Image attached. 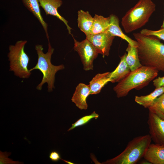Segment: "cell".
I'll use <instances>...</instances> for the list:
<instances>
[{"label": "cell", "instance_id": "4fadbf2b", "mask_svg": "<svg viewBox=\"0 0 164 164\" xmlns=\"http://www.w3.org/2000/svg\"><path fill=\"white\" fill-rule=\"evenodd\" d=\"M109 16L110 23L108 30L114 36L120 37L131 46L137 47V41L128 37L122 31L119 26V20L118 16L114 14H111Z\"/></svg>", "mask_w": 164, "mask_h": 164}, {"label": "cell", "instance_id": "5bb4252c", "mask_svg": "<svg viewBox=\"0 0 164 164\" xmlns=\"http://www.w3.org/2000/svg\"><path fill=\"white\" fill-rule=\"evenodd\" d=\"M127 53L120 57V61L117 67L113 71L109 72L108 77L110 82H118L124 78L131 71L126 61Z\"/></svg>", "mask_w": 164, "mask_h": 164}, {"label": "cell", "instance_id": "44dd1931", "mask_svg": "<svg viewBox=\"0 0 164 164\" xmlns=\"http://www.w3.org/2000/svg\"><path fill=\"white\" fill-rule=\"evenodd\" d=\"M148 108L149 112L164 120V93L158 97Z\"/></svg>", "mask_w": 164, "mask_h": 164}, {"label": "cell", "instance_id": "7a4b0ae2", "mask_svg": "<svg viewBox=\"0 0 164 164\" xmlns=\"http://www.w3.org/2000/svg\"><path fill=\"white\" fill-rule=\"evenodd\" d=\"M158 72L155 69L143 66L131 71L114 87L117 97L120 98L126 96L133 89H141L157 76Z\"/></svg>", "mask_w": 164, "mask_h": 164}, {"label": "cell", "instance_id": "4316f807", "mask_svg": "<svg viewBox=\"0 0 164 164\" xmlns=\"http://www.w3.org/2000/svg\"><path fill=\"white\" fill-rule=\"evenodd\" d=\"M145 160L142 161L141 162H140V164H151V163L149 162L147 160L145 159Z\"/></svg>", "mask_w": 164, "mask_h": 164}, {"label": "cell", "instance_id": "ac0fdd59", "mask_svg": "<svg viewBox=\"0 0 164 164\" xmlns=\"http://www.w3.org/2000/svg\"><path fill=\"white\" fill-rule=\"evenodd\" d=\"M164 93V87L155 88L152 93L145 96H135V102L145 108H148L155 99Z\"/></svg>", "mask_w": 164, "mask_h": 164}, {"label": "cell", "instance_id": "cb8c5ba5", "mask_svg": "<svg viewBox=\"0 0 164 164\" xmlns=\"http://www.w3.org/2000/svg\"><path fill=\"white\" fill-rule=\"evenodd\" d=\"M0 164H23L22 162H20L18 161H13L12 159L8 158V156L10 155L11 152H3L0 151Z\"/></svg>", "mask_w": 164, "mask_h": 164}, {"label": "cell", "instance_id": "9a60e30c", "mask_svg": "<svg viewBox=\"0 0 164 164\" xmlns=\"http://www.w3.org/2000/svg\"><path fill=\"white\" fill-rule=\"evenodd\" d=\"M25 7L38 19L43 26L48 41V24L44 20L41 14L38 0H22Z\"/></svg>", "mask_w": 164, "mask_h": 164}, {"label": "cell", "instance_id": "8fae6325", "mask_svg": "<svg viewBox=\"0 0 164 164\" xmlns=\"http://www.w3.org/2000/svg\"><path fill=\"white\" fill-rule=\"evenodd\" d=\"M89 95L88 85L80 83L76 87L71 101L80 110H87L88 108L87 99Z\"/></svg>", "mask_w": 164, "mask_h": 164}, {"label": "cell", "instance_id": "f1b7e54d", "mask_svg": "<svg viewBox=\"0 0 164 164\" xmlns=\"http://www.w3.org/2000/svg\"><path fill=\"white\" fill-rule=\"evenodd\" d=\"M161 28H164V20L161 26Z\"/></svg>", "mask_w": 164, "mask_h": 164}, {"label": "cell", "instance_id": "ba28073f", "mask_svg": "<svg viewBox=\"0 0 164 164\" xmlns=\"http://www.w3.org/2000/svg\"><path fill=\"white\" fill-rule=\"evenodd\" d=\"M86 39L91 42L97 49L99 53L103 57L108 56L115 36L108 30L96 34L86 36Z\"/></svg>", "mask_w": 164, "mask_h": 164}, {"label": "cell", "instance_id": "603a6c76", "mask_svg": "<svg viewBox=\"0 0 164 164\" xmlns=\"http://www.w3.org/2000/svg\"><path fill=\"white\" fill-rule=\"evenodd\" d=\"M140 33L145 36H153L164 41V28H161L160 29L156 30L143 29L140 31Z\"/></svg>", "mask_w": 164, "mask_h": 164}, {"label": "cell", "instance_id": "83f0119b", "mask_svg": "<svg viewBox=\"0 0 164 164\" xmlns=\"http://www.w3.org/2000/svg\"><path fill=\"white\" fill-rule=\"evenodd\" d=\"M61 159L64 162H65V163H66L68 164H74V163H73V162H71L70 161H67V160H64L62 159Z\"/></svg>", "mask_w": 164, "mask_h": 164}, {"label": "cell", "instance_id": "30bf717a", "mask_svg": "<svg viewBox=\"0 0 164 164\" xmlns=\"http://www.w3.org/2000/svg\"><path fill=\"white\" fill-rule=\"evenodd\" d=\"M40 6L43 8L46 15L55 16L62 21L67 27L69 34H71L72 29L69 26L68 21L62 16L58 11V9L62 4V0H38Z\"/></svg>", "mask_w": 164, "mask_h": 164}, {"label": "cell", "instance_id": "d4e9b609", "mask_svg": "<svg viewBox=\"0 0 164 164\" xmlns=\"http://www.w3.org/2000/svg\"><path fill=\"white\" fill-rule=\"evenodd\" d=\"M49 157L52 161L54 162H57L61 159L59 153L56 150L51 151L49 153Z\"/></svg>", "mask_w": 164, "mask_h": 164}, {"label": "cell", "instance_id": "484cf974", "mask_svg": "<svg viewBox=\"0 0 164 164\" xmlns=\"http://www.w3.org/2000/svg\"><path fill=\"white\" fill-rule=\"evenodd\" d=\"M153 85L155 88L164 87V76L159 77L153 81Z\"/></svg>", "mask_w": 164, "mask_h": 164}, {"label": "cell", "instance_id": "2e32d148", "mask_svg": "<svg viewBox=\"0 0 164 164\" xmlns=\"http://www.w3.org/2000/svg\"><path fill=\"white\" fill-rule=\"evenodd\" d=\"M109 72L98 73L93 77L88 85L90 95L100 93L102 88L108 82H110V79L108 77Z\"/></svg>", "mask_w": 164, "mask_h": 164}, {"label": "cell", "instance_id": "3957f363", "mask_svg": "<svg viewBox=\"0 0 164 164\" xmlns=\"http://www.w3.org/2000/svg\"><path fill=\"white\" fill-rule=\"evenodd\" d=\"M152 0H139L123 17L122 26L126 33H130L145 25L155 10Z\"/></svg>", "mask_w": 164, "mask_h": 164}, {"label": "cell", "instance_id": "277c9868", "mask_svg": "<svg viewBox=\"0 0 164 164\" xmlns=\"http://www.w3.org/2000/svg\"><path fill=\"white\" fill-rule=\"evenodd\" d=\"M35 49L38 56L37 62L36 66L29 70L31 72L37 69L43 75L41 81L36 87L37 89L41 90L43 84L47 83L48 92H51L55 88L54 83L56 73L58 71L64 69L65 67L63 64L55 66L51 63V57L54 49L52 47L49 41H48V51L46 53H43L42 45H36Z\"/></svg>", "mask_w": 164, "mask_h": 164}, {"label": "cell", "instance_id": "52a82bcc", "mask_svg": "<svg viewBox=\"0 0 164 164\" xmlns=\"http://www.w3.org/2000/svg\"><path fill=\"white\" fill-rule=\"evenodd\" d=\"M74 41L73 49L78 53L85 71L93 70V62L99 53L93 44L86 38L84 40L77 41L72 36Z\"/></svg>", "mask_w": 164, "mask_h": 164}, {"label": "cell", "instance_id": "ffe728a7", "mask_svg": "<svg viewBox=\"0 0 164 164\" xmlns=\"http://www.w3.org/2000/svg\"><path fill=\"white\" fill-rule=\"evenodd\" d=\"M91 34H96L104 32L108 30L110 23L109 16L105 17L95 14Z\"/></svg>", "mask_w": 164, "mask_h": 164}, {"label": "cell", "instance_id": "5b68a950", "mask_svg": "<svg viewBox=\"0 0 164 164\" xmlns=\"http://www.w3.org/2000/svg\"><path fill=\"white\" fill-rule=\"evenodd\" d=\"M151 138L149 134L135 137L128 143L118 155L103 162L106 164H135L143 158Z\"/></svg>", "mask_w": 164, "mask_h": 164}, {"label": "cell", "instance_id": "8992f818", "mask_svg": "<svg viewBox=\"0 0 164 164\" xmlns=\"http://www.w3.org/2000/svg\"><path fill=\"white\" fill-rule=\"evenodd\" d=\"M27 41L19 40L15 45H10L8 56L10 61V70L21 78H28L31 74L28 69L29 58L24 51Z\"/></svg>", "mask_w": 164, "mask_h": 164}, {"label": "cell", "instance_id": "e0dca14e", "mask_svg": "<svg viewBox=\"0 0 164 164\" xmlns=\"http://www.w3.org/2000/svg\"><path fill=\"white\" fill-rule=\"evenodd\" d=\"M77 23L79 28L86 35L91 34L92 28L94 18L88 11L80 10L78 12Z\"/></svg>", "mask_w": 164, "mask_h": 164}, {"label": "cell", "instance_id": "7c38bea8", "mask_svg": "<svg viewBox=\"0 0 164 164\" xmlns=\"http://www.w3.org/2000/svg\"><path fill=\"white\" fill-rule=\"evenodd\" d=\"M153 164H164V146L150 144L143 157Z\"/></svg>", "mask_w": 164, "mask_h": 164}, {"label": "cell", "instance_id": "d6986e66", "mask_svg": "<svg viewBox=\"0 0 164 164\" xmlns=\"http://www.w3.org/2000/svg\"><path fill=\"white\" fill-rule=\"evenodd\" d=\"M126 50L127 52L126 61L131 71L134 70L142 66L139 58L137 47L128 44Z\"/></svg>", "mask_w": 164, "mask_h": 164}, {"label": "cell", "instance_id": "6da1fadb", "mask_svg": "<svg viewBox=\"0 0 164 164\" xmlns=\"http://www.w3.org/2000/svg\"><path fill=\"white\" fill-rule=\"evenodd\" d=\"M133 35L138 43V55L142 65L164 72V44L160 39L140 32Z\"/></svg>", "mask_w": 164, "mask_h": 164}, {"label": "cell", "instance_id": "9c48e42d", "mask_svg": "<svg viewBox=\"0 0 164 164\" xmlns=\"http://www.w3.org/2000/svg\"><path fill=\"white\" fill-rule=\"evenodd\" d=\"M147 122L152 140L155 144L164 146V120L149 112Z\"/></svg>", "mask_w": 164, "mask_h": 164}, {"label": "cell", "instance_id": "7402d4cb", "mask_svg": "<svg viewBox=\"0 0 164 164\" xmlns=\"http://www.w3.org/2000/svg\"><path fill=\"white\" fill-rule=\"evenodd\" d=\"M99 115L95 111H93L90 115L84 116L79 119L75 122L72 124L71 127L67 130L69 131L79 126L85 125L88 123L92 119L97 118Z\"/></svg>", "mask_w": 164, "mask_h": 164}]
</instances>
